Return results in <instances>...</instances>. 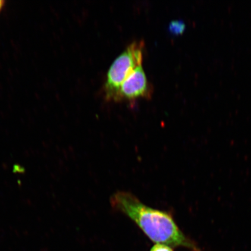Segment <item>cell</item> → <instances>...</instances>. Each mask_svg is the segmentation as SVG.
I'll return each instance as SVG.
<instances>
[{
    "label": "cell",
    "mask_w": 251,
    "mask_h": 251,
    "mask_svg": "<svg viewBox=\"0 0 251 251\" xmlns=\"http://www.w3.org/2000/svg\"><path fill=\"white\" fill-rule=\"evenodd\" d=\"M186 25L183 21L181 20H174L171 22L168 25V31L174 35H178L184 32Z\"/></svg>",
    "instance_id": "277c9868"
},
{
    "label": "cell",
    "mask_w": 251,
    "mask_h": 251,
    "mask_svg": "<svg viewBox=\"0 0 251 251\" xmlns=\"http://www.w3.org/2000/svg\"><path fill=\"white\" fill-rule=\"evenodd\" d=\"M144 47L143 41H135L113 62L103 85V93L106 100L114 101L122 83L134 69L142 64Z\"/></svg>",
    "instance_id": "7a4b0ae2"
},
{
    "label": "cell",
    "mask_w": 251,
    "mask_h": 251,
    "mask_svg": "<svg viewBox=\"0 0 251 251\" xmlns=\"http://www.w3.org/2000/svg\"><path fill=\"white\" fill-rule=\"evenodd\" d=\"M110 203L113 209L132 220L153 242L201 251L194 241L182 233L171 213L151 208L126 191L113 194Z\"/></svg>",
    "instance_id": "6da1fadb"
},
{
    "label": "cell",
    "mask_w": 251,
    "mask_h": 251,
    "mask_svg": "<svg viewBox=\"0 0 251 251\" xmlns=\"http://www.w3.org/2000/svg\"><path fill=\"white\" fill-rule=\"evenodd\" d=\"M150 251H174L171 247L162 244H156Z\"/></svg>",
    "instance_id": "5b68a950"
},
{
    "label": "cell",
    "mask_w": 251,
    "mask_h": 251,
    "mask_svg": "<svg viewBox=\"0 0 251 251\" xmlns=\"http://www.w3.org/2000/svg\"><path fill=\"white\" fill-rule=\"evenodd\" d=\"M5 4L4 0H0V12H1L2 9L4 8Z\"/></svg>",
    "instance_id": "8992f818"
},
{
    "label": "cell",
    "mask_w": 251,
    "mask_h": 251,
    "mask_svg": "<svg viewBox=\"0 0 251 251\" xmlns=\"http://www.w3.org/2000/svg\"><path fill=\"white\" fill-rule=\"evenodd\" d=\"M152 93V86L141 65L134 69L122 83L114 101H132L140 99H149Z\"/></svg>",
    "instance_id": "3957f363"
}]
</instances>
